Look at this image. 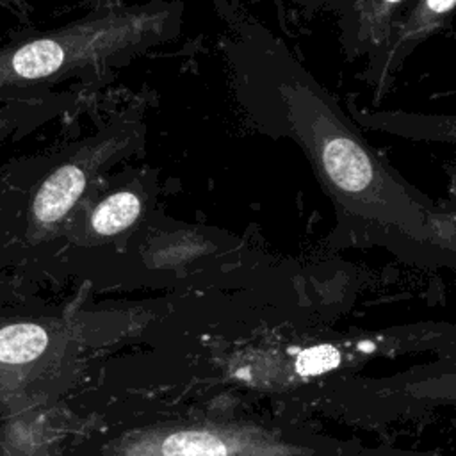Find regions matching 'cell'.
<instances>
[{
  "instance_id": "1",
  "label": "cell",
  "mask_w": 456,
  "mask_h": 456,
  "mask_svg": "<svg viewBox=\"0 0 456 456\" xmlns=\"http://www.w3.org/2000/svg\"><path fill=\"white\" fill-rule=\"evenodd\" d=\"M223 53L246 119L267 137L294 142L308 159L335 210V237L452 253V210L392 169L285 43L258 21H239Z\"/></svg>"
},
{
  "instance_id": "2",
  "label": "cell",
  "mask_w": 456,
  "mask_h": 456,
  "mask_svg": "<svg viewBox=\"0 0 456 456\" xmlns=\"http://www.w3.org/2000/svg\"><path fill=\"white\" fill-rule=\"evenodd\" d=\"M182 2L114 5L62 28L0 50V89L66 75L125 66L178 36Z\"/></svg>"
},
{
  "instance_id": "3",
  "label": "cell",
  "mask_w": 456,
  "mask_h": 456,
  "mask_svg": "<svg viewBox=\"0 0 456 456\" xmlns=\"http://www.w3.org/2000/svg\"><path fill=\"white\" fill-rule=\"evenodd\" d=\"M144 141L142 116L125 110L94 135L78 142L37 185L30 201V232L46 235L57 230L93 192L94 183L114 164L139 153Z\"/></svg>"
},
{
  "instance_id": "4",
  "label": "cell",
  "mask_w": 456,
  "mask_h": 456,
  "mask_svg": "<svg viewBox=\"0 0 456 456\" xmlns=\"http://www.w3.org/2000/svg\"><path fill=\"white\" fill-rule=\"evenodd\" d=\"M159 175L150 169H125L82 207L73 228L89 242H107L135 235L155 214Z\"/></svg>"
},
{
  "instance_id": "5",
  "label": "cell",
  "mask_w": 456,
  "mask_h": 456,
  "mask_svg": "<svg viewBox=\"0 0 456 456\" xmlns=\"http://www.w3.org/2000/svg\"><path fill=\"white\" fill-rule=\"evenodd\" d=\"M301 449L242 429H178L144 433L121 444V456H296Z\"/></svg>"
},
{
  "instance_id": "6",
  "label": "cell",
  "mask_w": 456,
  "mask_h": 456,
  "mask_svg": "<svg viewBox=\"0 0 456 456\" xmlns=\"http://www.w3.org/2000/svg\"><path fill=\"white\" fill-rule=\"evenodd\" d=\"M454 0H415L413 7L397 18L385 37L369 53L367 80L374 86L376 100L387 91L388 82L403 66L406 57L452 12Z\"/></svg>"
},
{
  "instance_id": "7",
  "label": "cell",
  "mask_w": 456,
  "mask_h": 456,
  "mask_svg": "<svg viewBox=\"0 0 456 456\" xmlns=\"http://www.w3.org/2000/svg\"><path fill=\"white\" fill-rule=\"evenodd\" d=\"M46 331L32 322L11 324L0 330V362L27 363L36 360L46 347Z\"/></svg>"
},
{
  "instance_id": "8",
  "label": "cell",
  "mask_w": 456,
  "mask_h": 456,
  "mask_svg": "<svg viewBox=\"0 0 456 456\" xmlns=\"http://www.w3.org/2000/svg\"><path fill=\"white\" fill-rule=\"evenodd\" d=\"M340 363V353L333 346H315L301 351L296 360V370L301 376H315L333 370Z\"/></svg>"
}]
</instances>
